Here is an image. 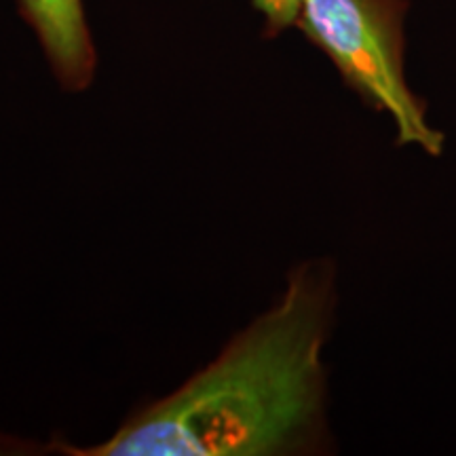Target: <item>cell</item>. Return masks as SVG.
I'll return each mask as SVG.
<instances>
[{"instance_id":"6da1fadb","label":"cell","mask_w":456,"mask_h":456,"mask_svg":"<svg viewBox=\"0 0 456 456\" xmlns=\"http://www.w3.org/2000/svg\"><path fill=\"white\" fill-rule=\"evenodd\" d=\"M334 269L311 260L283 294L180 389L74 456H275L326 444V346Z\"/></svg>"},{"instance_id":"7a4b0ae2","label":"cell","mask_w":456,"mask_h":456,"mask_svg":"<svg viewBox=\"0 0 456 456\" xmlns=\"http://www.w3.org/2000/svg\"><path fill=\"white\" fill-rule=\"evenodd\" d=\"M406 0H302L296 28L330 57L342 81L393 121L399 146L444 152V134L406 78Z\"/></svg>"},{"instance_id":"3957f363","label":"cell","mask_w":456,"mask_h":456,"mask_svg":"<svg viewBox=\"0 0 456 456\" xmlns=\"http://www.w3.org/2000/svg\"><path fill=\"white\" fill-rule=\"evenodd\" d=\"M17 4L61 87L87 89L95 77L98 53L83 0H17Z\"/></svg>"},{"instance_id":"277c9868","label":"cell","mask_w":456,"mask_h":456,"mask_svg":"<svg viewBox=\"0 0 456 456\" xmlns=\"http://www.w3.org/2000/svg\"><path fill=\"white\" fill-rule=\"evenodd\" d=\"M252 4L265 20L266 37H277L296 26L302 0H252Z\"/></svg>"},{"instance_id":"5b68a950","label":"cell","mask_w":456,"mask_h":456,"mask_svg":"<svg viewBox=\"0 0 456 456\" xmlns=\"http://www.w3.org/2000/svg\"><path fill=\"white\" fill-rule=\"evenodd\" d=\"M41 448L37 444L24 440V437L17 436H9V433L0 431V456H24V454H34L37 450Z\"/></svg>"}]
</instances>
